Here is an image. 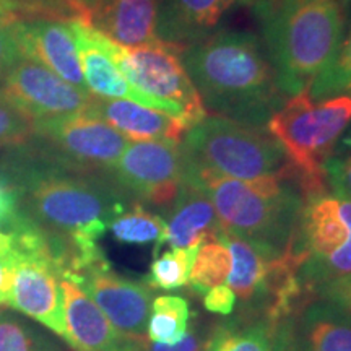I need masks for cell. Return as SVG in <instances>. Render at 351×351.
I'll return each mask as SVG.
<instances>
[{"mask_svg": "<svg viewBox=\"0 0 351 351\" xmlns=\"http://www.w3.org/2000/svg\"><path fill=\"white\" fill-rule=\"evenodd\" d=\"M0 351H65V348L16 315L0 313Z\"/></svg>", "mask_w": 351, "mask_h": 351, "instance_id": "obj_27", "label": "cell"}, {"mask_svg": "<svg viewBox=\"0 0 351 351\" xmlns=\"http://www.w3.org/2000/svg\"><path fill=\"white\" fill-rule=\"evenodd\" d=\"M184 178L208 195L223 231L274 251H288L304 202L295 176L243 181L197 168L184 158Z\"/></svg>", "mask_w": 351, "mask_h": 351, "instance_id": "obj_4", "label": "cell"}, {"mask_svg": "<svg viewBox=\"0 0 351 351\" xmlns=\"http://www.w3.org/2000/svg\"><path fill=\"white\" fill-rule=\"evenodd\" d=\"M69 346L73 351H143L147 337H132L111 324L95 301L72 280H60Z\"/></svg>", "mask_w": 351, "mask_h": 351, "instance_id": "obj_15", "label": "cell"}, {"mask_svg": "<svg viewBox=\"0 0 351 351\" xmlns=\"http://www.w3.org/2000/svg\"><path fill=\"white\" fill-rule=\"evenodd\" d=\"M341 3H343V5H350L351 0H341Z\"/></svg>", "mask_w": 351, "mask_h": 351, "instance_id": "obj_42", "label": "cell"}, {"mask_svg": "<svg viewBox=\"0 0 351 351\" xmlns=\"http://www.w3.org/2000/svg\"><path fill=\"white\" fill-rule=\"evenodd\" d=\"M16 257L19 254L15 249L7 256L0 257V306H8V301H10Z\"/></svg>", "mask_w": 351, "mask_h": 351, "instance_id": "obj_37", "label": "cell"}, {"mask_svg": "<svg viewBox=\"0 0 351 351\" xmlns=\"http://www.w3.org/2000/svg\"><path fill=\"white\" fill-rule=\"evenodd\" d=\"M238 2H243V3H251V2H256V0H238Z\"/></svg>", "mask_w": 351, "mask_h": 351, "instance_id": "obj_41", "label": "cell"}, {"mask_svg": "<svg viewBox=\"0 0 351 351\" xmlns=\"http://www.w3.org/2000/svg\"><path fill=\"white\" fill-rule=\"evenodd\" d=\"M348 153H351V124L348 125V129L343 132L339 143H337L335 153H333V155H348Z\"/></svg>", "mask_w": 351, "mask_h": 351, "instance_id": "obj_38", "label": "cell"}, {"mask_svg": "<svg viewBox=\"0 0 351 351\" xmlns=\"http://www.w3.org/2000/svg\"><path fill=\"white\" fill-rule=\"evenodd\" d=\"M90 26L124 47L156 39V0H88Z\"/></svg>", "mask_w": 351, "mask_h": 351, "instance_id": "obj_19", "label": "cell"}, {"mask_svg": "<svg viewBox=\"0 0 351 351\" xmlns=\"http://www.w3.org/2000/svg\"><path fill=\"white\" fill-rule=\"evenodd\" d=\"M181 147L187 163L228 178L243 181L270 176L296 178L282 145L263 127L207 116L187 130Z\"/></svg>", "mask_w": 351, "mask_h": 351, "instance_id": "obj_6", "label": "cell"}, {"mask_svg": "<svg viewBox=\"0 0 351 351\" xmlns=\"http://www.w3.org/2000/svg\"><path fill=\"white\" fill-rule=\"evenodd\" d=\"M75 38L78 57L83 78H85L88 91L98 98L106 99H127L142 106L160 109V103L148 98L127 82L124 73L112 54V39L104 36L93 26L82 23L78 20H69Z\"/></svg>", "mask_w": 351, "mask_h": 351, "instance_id": "obj_16", "label": "cell"}, {"mask_svg": "<svg viewBox=\"0 0 351 351\" xmlns=\"http://www.w3.org/2000/svg\"><path fill=\"white\" fill-rule=\"evenodd\" d=\"M125 205L119 191L82 174L46 171L29 182L28 217L70 245L64 278H73L106 258L98 239L125 212Z\"/></svg>", "mask_w": 351, "mask_h": 351, "instance_id": "obj_3", "label": "cell"}, {"mask_svg": "<svg viewBox=\"0 0 351 351\" xmlns=\"http://www.w3.org/2000/svg\"><path fill=\"white\" fill-rule=\"evenodd\" d=\"M202 244L189 245V247H173L161 256H155L150 265V274L143 278L147 287L163 291L182 288L189 283L192 265Z\"/></svg>", "mask_w": 351, "mask_h": 351, "instance_id": "obj_26", "label": "cell"}, {"mask_svg": "<svg viewBox=\"0 0 351 351\" xmlns=\"http://www.w3.org/2000/svg\"><path fill=\"white\" fill-rule=\"evenodd\" d=\"M351 88V29L341 39L339 51L327 69L311 83L309 95L314 101L348 93Z\"/></svg>", "mask_w": 351, "mask_h": 351, "instance_id": "obj_28", "label": "cell"}, {"mask_svg": "<svg viewBox=\"0 0 351 351\" xmlns=\"http://www.w3.org/2000/svg\"><path fill=\"white\" fill-rule=\"evenodd\" d=\"M350 124L351 95L314 101L309 90H304L291 96L270 117L265 129L282 145L302 194H307L328 187L326 163Z\"/></svg>", "mask_w": 351, "mask_h": 351, "instance_id": "obj_5", "label": "cell"}, {"mask_svg": "<svg viewBox=\"0 0 351 351\" xmlns=\"http://www.w3.org/2000/svg\"><path fill=\"white\" fill-rule=\"evenodd\" d=\"M111 173L117 184L138 200L171 208L184 178L182 147L165 140L129 142Z\"/></svg>", "mask_w": 351, "mask_h": 351, "instance_id": "obj_10", "label": "cell"}, {"mask_svg": "<svg viewBox=\"0 0 351 351\" xmlns=\"http://www.w3.org/2000/svg\"><path fill=\"white\" fill-rule=\"evenodd\" d=\"M16 254L8 307L20 311L69 341L59 263L49 254Z\"/></svg>", "mask_w": 351, "mask_h": 351, "instance_id": "obj_12", "label": "cell"}, {"mask_svg": "<svg viewBox=\"0 0 351 351\" xmlns=\"http://www.w3.org/2000/svg\"><path fill=\"white\" fill-rule=\"evenodd\" d=\"M274 351H302L300 330H298V314L288 315L278 322Z\"/></svg>", "mask_w": 351, "mask_h": 351, "instance_id": "obj_36", "label": "cell"}, {"mask_svg": "<svg viewBox=\"0 0 351 351\" xmlns=\"http://www.w3.org/2000/svg\"><path fill=\"white\" fill-rule=\"evenodd\" d=\"M21 57L23 54H21L15 38H13L12 21L0 20V78H3L12 65Z\"/></svg>", "mask_w": 351, "mask_h": 351, "instance_id": "obj_35", "label": "cell"}, {"mask_svg": "<svg viewBox=\"0 0 351 351\" xmlns=\"http://www.w3.org/2000/svg\"><path fill=\"white\" fill-rule=\"evenodd\" d=\"M205 343H207V335L202 332L199 319L194 315L192 322H189V328L181 341L174 345H163L147 339L143 351H205Z\"/></svg>", "mask_w": 351, "mask_h": 351, "instance_id": "obj_32", "label": "cell"}, {"mask_svg": "<svg viewBox=\"0 0 351 351\" xmlns=\"http://www.w3.org/2000/svg\"><path fill=\"white\" fill-rule=\"evenodd\" d=\"M238 0H156V38L186 49L215 32Z\"/></svg>", "mask_w": 351, "mask_h": 351, "instance_id": "obj_18", "label": "cell"}, {"mask_svg": "<svg viewBox=\"0 0 351 351\" xmlns=\"http://www.w3.org/2000/svg\"><path fill=\"white\" fill-rule=\"evenodd\" d=\"M182 62L213 116L265 127L287 103L267 52L252 33L219 29L186 47Z\"/></svg>", "mask_w": 351, "mask_h": 351, "instance_id": "obj_1", "label": "cell"}, {"mask_svg": "<svg viewBox=\"0 0 351 351\" xmlns=\"http://www.w3.org/2000/svg\"><path fill=\"white\" fill-rule=\"evenodd\" d=\"M256 15L283 95L309 90L343 39L341 0H256Z\"/></svg>", "mask_w": 351, "mask_h": 351, "instance_id": "obj_2", "label": "cell"}, {"mask_svg": "<svg viewBox=\"0 0 351 351\" xmlns=\"http://www.w3.org/2000/svg\"><path fill=\"white\" fill-rule=\"evenodd\" d=\"M276 326L278 322L267 315H236L215 324L205 351H274Z\"/></svg>", "mask_w": 351, "mask_h": 351, "instance_id": "obj_22", "label": "cell"}, {"mask_svg": "<svg viewBox=\"0 0 351 351\" xmlns=\"http://www.w3.org/2000/svg\"><path fill=\"white\" fill-rule=\"evenodd\" d=\"M191 317V306L186 298L176 295L155 296L147 326L148 340L163 345L178 343L186 335Z\"/></svg>", "mask_w": 351, "mask_h": 351, "instance_id": "obj_24", "label": "cell"}, {"mask_svg": "<svg viewBox=\"0 0 351 351\" xmlns=\"http://www.w3.org/2000/svg\"><path fill=\"white\" fill-rule=\"evenodd\" d=\"M345 95H351V88L348 90V93H345Z\"/></svg>", "mask_w": 351, "mask_h": 351, "instance_id": "obj_43", "label": "cell"}, {"mask_svg": "<svg viewBox=\"0 0 351 351\" xmlns=\"http://www.w3.org/2000/svg\"><path fill=\"white\" fill-rule=\"evenodd\" d=\"M20 195L8 182L0 181V231L13 236L29 221L28 213L21 212Z\"/></svg>", "mask_w": 351, "mask_h": 351, "instance_id": "obj_30", "label": "cell"}, {"mask_svg": "<svg viewBox=\"0 0 351 351\" xmlns=\"http://www.w3.org/2000/svg\"><path fill=\"white\" fill-rule=\"evenodd\" d=\"M236 306H238V300H236L234 291L226 283L212 288L204 295V307L212 314L231 315Z\"/></svg>", "mask_w": 351, "mask_h": 351, "instance_id": "obj_34", "label": "cell"}, {"mask_svg": "<svg viewBox=\"0 0 351 351\" xmlns=\"http://www.w3.org/2000/svg\"><path fill=\"white\" fill-rule=\"evenodd\" d=\"M315 298L330 302L351 315V275L320 287L315 293Z\"/></svg>", "mask_w": 351, "mask_h": 351, "instance_id": "obj_33", "label": "cell"}, {"mask_svg": "<svg viewBox=\"0 0 351 351\" xmlns=\"http://www.w3.org/2000/svg\"><path fill=\"white\" fill-rule=\"evenodd\" d=\"M184 47L153 39L135 47L112 41V54L127 82L135 90L160 103L165 112L181 117L194 127L208 116L199 91L182 62Z\"/></svg>", "mask_w": 351, "mask_h": 351, "instance_id": "obj_8", "label": "cell"}, {"mask_svg": "<svg viewBox=\"0 0 351 351\" xmlns=\"http://www.w3.org/2000/svg\"><path fill=\"white\" fill-rule=\"evenodd\" d=\"M326 181L332 192L351 199V153L333 155L327 161Z\"/></svg>", "mask_w": 351, "mask_h": 351, "instance_id": "obj_31", "label": "cell"}, {"mask_svg": "<svg viewBox=\"0 0 351 351\" xmlns=\"http://www.w3.org/2000/svg\"><path fill=\"white\" fill-rule=\"evenodd\" d=\"M33 134V121L0 93V148L23 145Z\"/></svg>", "mask_w": 351, "mask_h": 351, "instance_id": "obj_29", "label": "cell"}, {"mask_svg": "<svg viewBox=\"0 0 351 351\" xmlns=\"http://www.w3.org/2000/svg\"><path fill=\"white\" fill-rule=\"evenodd\" d=\"M88 111L111 124L129 142L165 140L182 143L184 135L191 129L181 117L127 99H106L93 96Z\"/></svg>", "mask_w": 351, "mask_h": 351, "instance_id": "obj_17", "label": "cell"}, {"mask_svg": "<svg viewBox=\"0 0 351 351\" xmlns=\"http://www.w3.org/2000/svg\"><path fill=\"white\" fill-rule=\"evenodd\" d=\"M288 252L313 300L320 287L351 275V199L328 187L304 194Z\"/></svg>", "mask_w": 351, "mask_h": 351, "instance_id": "obj_7", "label": "cell"}, {"mask_svg": "<svg viewBox=\"0 0 351 351\" xmlns=\"http://www.w3.org/2000/svg\"><path fill=\"white\" fill-rule=\"evenodd\" d=\"M0 20H2V21H13L12 16H10V13L3 10L2 7H0Z\"/></svg>", "mask_w": 351, "mask_h": 351, "instance_id": "obj_40", "label": "cell"}, {"mask_svg": "<svg viewBox=\"0 0 351 351\" xmlns=\"http://www.w3.org/2000/svg\"><path fill=\"white\" fill-rule=\"evenodd\" d=\"M33 129L54 148L65 166L78 171H111L129 145L119 130L88 109L34 121Z\"/></svg>", "mask_w": 351, "mask_h": 351, "instance_id": "obj_9", "label": "cell"}, {"mask_svg": "<svg viewBox=\"0 0 351 351\" xmlns=\"http://www.w3.org/2000/svg\"><path fill=\"white\" fill-rule=\"evenodd\" d=\"M13 249H15V241H13L12 236L0 231V257L10 254Z\"/></svg>", "mask_w": 351, "mask_h": 351, "instance_id": "obj_39", "label": "cell"}, {"mask_svg": "<svg viewBox=\"0 0 351 351\" xmlns=\"http://www.w3.org/2000/svg\"><path fill=\"white\" fill-rule=\"evenodd\" d=\"M80 285L111 324L132 337H147L152 314L153 289L145 282H135L116 274L108 258L88 267L80 275L67 278Z\"/></svg>", "mask_w": 351, "mask_h": 351, "instance_id": "obj_13", "label": "cell"}, {"mask_svg": "<svg viewBox=\"0 0 351 351\" xmlns=\"http://www.w3.org/2000/svg\"><path fill=\"white\" fill-rule=\"evenodd\" d=\"M221 225L208 195L199 186L182 178L181 189L169 208L165 245L189 247L217 239Z\"/></svg>", "mask_w": 351, "mask_h": 351, "instance_id": "obj_20", "label": "cell"}, {"mask_svg": "<svg viewBox=\"0 0 351 351\" xmlns=\"http://www.w3.org/2000/svg\"><path fill=\"white\" fill-rule=\"evenodd\" d=\"M12 32L23 57L44 65L78 90L88 91L70 21H12Z\"/></svg>", "mask_w": 351, "mask_h": 351, "instance_id": "obj_14", "label": "cell"}, {"mask_svg": "<svg viewBox=\"0 0 351 351\" xmlns=\"http://www.w3.org/2000/svg\"><path fill=\"white\" fill-rule=\"evenodd\" d=\"M0 93L33 122L83 112L93 101V95L26 57L16 60L3 75Z\"/></svg>", "mask_w": 351, "mask_h": 351, "instance_id": "obj_11", "label": "cell"}, {"mask_svg": "<svg viewBox=\"0 0 351 351\" xmlns=\"http://www.w3.org/2000/svg\"><path fill=\"white\" fill-rule=\"evenodd\" d=\"M232 258L230 247L221 238L207 241L200 245L189 275V285L195 295L205 293L219 285H225L231 274Z\"/></svg>", "mask_w": 351, "mask_h": 351, "instance_id": "obj_25", "label": "cell"}, {"mask_svg": "<svg viewBox=\"0 0 351 351\" xmlns=\"http://www.w3.org/2000/svg\"><path fill=\"white\" fill-rule=\"evenodd\" d=\"M114 239L122 244L145 245L155 243V256L165 247L168 221L158 213L143 207L142 202L135 200L130 210H125L109 225Z\"/></svg>", "mask_w": 351, "mask_h": 351, "instance_id": "obj_23", "label": "cell"}, {"mask_svg": "<svg viewBox=\"0 0 351 351\" xmlns=\"http://www.w3.org/2000/svg\"><path fill=\"white\" fill-rule=\"evenodd\" d=\"M302 351H351V315L330 302L311 300L298 315Z\"/></svg>", "mask_w": 351, "mask_h": 351, "instance_id": "obj_21", "label": "cell"}]
</instances>
